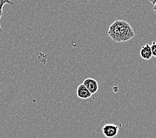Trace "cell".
Here are the masks:
<instances>
[{"mask_svg": "<svg viewBox=\"0 0 156 138\" xmlns=\"http://www.w3.org/2000/svg\"><path fill=\"white\" fill-rule=\"evenodd\" d=\"M151 3H153V4H154V5H155V4H156V1H151V0H150V1Z\"/></svg>", "mask_w": 156, "mask_h": 138, "instance_id": "8", "label": "cell"}, {"mask_svg": "<svg viewBox=\"0 0 156 138\" xmlns=\"http://www.w3.org/2000/svg\"><path fill=\"white\" fill-rule=\"evenodd\" d=\"M108 34L114 41L120 43L128 41L132 39L135 33L128 22L124 20H116L110 26Z\"/></svg>", "mask_w": 156, "mask_h": 138, "instance_id": "1", "label": "cell"}, {"mask_svg": "<svg viewBox=\"0 0 156 138\" xmlns=\"http://www.w3.org/2000/svg\"><path fill=\"white\" fill-rule=\"evenodd\" d=\"M140 56L144 60H150L153 57L151 53V47L148 44H146L140 49Z\"/></svg>", "mask_w": 156, "mask_h": 138, "instance_id": "5", "label": "cell"}, {"mask_svg": "<svg viewBox=\"0 0 156 138\" xmlns=\"http://www.w3.org/2000/svg\"><path fill=\"white\" fill-rule=\"evenodd\" d=\"M154 10L155 13H156V4H155V5H154Z\"/></svg>", "mask_w": 156, "mask_h": 138, "instance_id": "9", "label": "cell"}, {"mask_svg": "<svg viewBox=\"0 0 156 138\" xmlns=\"http://www.w3.org/2000/svg\"><path fill=\"white\" fill-rule=\"evenodd\" d=\"M83 84L88 89V91L92 94V95L95 94V93L97 92L98 90L99 86L98 84V82L95 79H94V78H87V79H85L83 81Z\"/></svg>", "mask_w": 156, "mask_h": 138, "instance_id": "3", "label": "cell"}, {"mask_svg": "<svg viewBox=\"0 0 156 138\" xmlns=\"http://www.w3.org/2000/svg\"><path fill=\"white\" fill-rule=\"evenodd\" d=\"M119 129L120 128L118 126L112 124H108L102 127V131L105 138H116Z\"/></svg>", "mask_w": 156, "mask_h": 138, "instance_id": "2", "label": "cell"}, {"mask_svg": "<svg viewBox=\"0 0 156 138\" xmlns=\"http://www.w3.org/2000/svg\"><path fill=\"white\" fill-rule=\"evenodd\" d=\"M5 4H9L13 5L14 3L9 1V0H0V21H1V18L3 13V8ZM3 30L1 27V23H0V32H2Z\"/></svg>", "mask_w": 156, "mask_h": 138, "instance_id": "6", "label": "cell"}, {"mask_svg": "<svg viewBox=\"0 0 156 138\" xmlns=\"http://www.w3.org/2000/svg\"><path fill=\"white\" fill-rule=\"evenodd\" d=\"M151 53L153 57H156V42L154 41L151 44Z\"/></svg>", "mask_w": 156, "mask_h": 138, "instance_id": "7", "label": "cell"}, {"mask_svg": "<svg viewBox=\"0 0 156 138\" xmlns=\"http://www.w3.org/2000/svg\"><path fill=\"white\" fill-rule=\"evenodd\" d=\"M77 96L80 99H88L92 96V94L88 91V89L82 84H80L76 90Z\"/></svg>", "mask_w": 156, "mask_h": 138, "instance_id": "4", "label": "cell"}]
</instances>
